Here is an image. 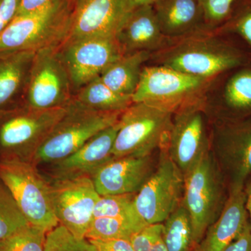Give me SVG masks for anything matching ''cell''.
Returning a JSON list of instances; mask_svg holds the SVG:
<instances>
[{
	"instance_id": "1",
	"label": "cell",
	"mask_w": 251,
	"mask_h": 251,
	"mask_svg": "<svg viewBox=\"0 0 251 251\" xmlns=\"http://www.w3.org/2000/svg\"><path fill=\"white\" fill-rule=\"evenodd\" d=\"M200 31L158 50V65L210 80L251 63V53L237 36Z\"/></svg>"
},
{
	"instance_id": "2",
	"label": "cell",
	"mask_w": 251,
	"mask_h": 251,
	"mask_svg": "<svg viewBox=\"0 0 251 251\" xmlns=\"http://www.w3.org/2000/svg\"><path fill=\"white\" fill-rule=\"evenodd\" d=\"M73 8L69 0H56L35 12L17 15L0 34V50L59 47L67 39Z\"/></svg>"
},
{
	"instance_id": "3",
	"label": "cell",
	"mask_w": 251,
	"mask_h": 251,
	"mask_svg": "<svg viewBox=\"0 0 251 251\" xmlns=\"http://www.w3.org/2000/svg\"><path fill=\"white\" fill-rule=\"evenodd\" d=\"M67 108L43 110L23 104L0 112V161L33 162L38 150L64 116Z\"/></svg>"
},
{
	"instance_id": "4",
	"label": "cell",
	"mask_w": 251,
	"mask_h": 251,
	"mask_svg": "<svg viewBox=\"0 0 251 251\" xmlns=\"http://www.w3.org/2000/svg\"><path fill=\"white\" fill-rule=\"evenodd\" d=\"M122 112L97 111L74 98L38 150L33 163L37 166L51 164L69 156L100 131L116 125Z\"/></svg>"
},
{
	"instance_id": "5",
	"label": "cell",
	"mask_w": 251,
	"mask_h": 251,
	"mask_svg": "<svg viewBox=\"0 0 251 251\" xmlns=\"http://www.w3.org/2000/svg\"><path fill=\"white\" fill-rule=\"evenodd\" d=\"M174 112L147 103H133L119 120L112 156H148L167 142Z\"/></svg>"
},
{
	"instance_id": "6",
	"label": "cell",
	"mask_w": 251,
	"mask_h": 251,
	"mask_svg": "<svg viewBox=\"0 0 251 251\" xmlns=\"http://www.w3.org/2000/svg\"><path fill=\"white\" fill-rule=\"evenodd\" d=\"M0 179L9 189L29 224L47 232L59 226L51 204L49 181L33 162L0 161Z\"/></svg>"
},
{
	"instance_id": "7",
	"label": "cell",
	"mask_w": 251,
	"mask_h": 251,
	"mask_svg": "<svg viewBox=\"0 0 251 251\" xmlns=\"http://www.w3.org/2000/svg\"><path fill=\"white\" fill-rule=\"evenodd\" d=\"M181 204L191 218L193 242L198 247L206 229L219 217L225 204L222 179L210 152L185 175Z\"/></svg>"
},
{
	"instance_id": "8",
	"label": "cell",
	"mask_w": 251,
	"mask_h": 251,
	"mask_svg": "<svg viewBox=\"0 0 251 251\" xmlns=\"http://www.w3.org/2000/svg\"><path fill=\"white\" fill-rule=\"evenodd\" d=\"M74 97L70 77L59 57L57 47L36 51L24 104L43 110L67 108Z\"/></svg>"
},
{
	"instance_id": "9",
	"label": "cell",
	"mask_w": 251,
	"mask_h": 251,
	"mask_svg": "<svg viewBox=\"0 0 251 251\" xmlns=\"http://www.w3.org/2000/svg\"><path fill=\"white\" fill-rule=\"evenodd\" d=\"M209 80L164 66L144 67L132 100L133 103L143 102L175 112L179 105H186L185 103L201 94Z\"/></svg>"
},
{
	"instance_id": "10",
	"label": "cell",
	"mask_w": 251,
	"mask_h": 251,
	"mask_svg": "<svg viewBox=\"0 0 251 251\" xmlns=\"http://www.w3.org/2000/svg\"><path fill=\"white\" fill-rule=\"evenodd\" d=\"M50 198L59 225L79 239L85 238L100 196L90 176L50 180Z\"/></svg>"
},
{
	"instance_id": "11",
	"label": "cell",
	"mask_w": 251,
	"mask_h": 251,
	"mask_svg": "<svg viewBox=\"0 0 251 251\" xmlns=\"http://www.w3.org/2000/svg\"><path fill=\"white\" fill-rule=\"evenodd\" d=\"M184 188V175L166 155L135 195L137 212L148 225L163 224L181 204Z\"/></svg>"
},
{
	"instance_id": "12",
	"label": "cell",
	"mask_w": 251,
	"mask_h": 251,
	"mask_svg": "<svg viewBox=\"0 0 251 251\" xmlns=\"http://www.w3.org/2000/svg\"><path fill=\"white\" fill-rule=\"evenodd\" d=\"M57 51L74 94L123 56L115 37L69 39L57 47Z\"/></svg>"
},
{
	"instance_id": "13",
	"label": "cell",
	"mask_w": 251,
	"mask_h": 251,
	"mask_svg": "<svg viewBox=\"0 0 251 251\" xmlns=\"http://www.w3.org/2000/svg\"><path fill=\"white\" fill-rule=\"evenodd\" d=\"M167 143L168 156L187 175L210 152L202 109L196 103L181 107L173 117Z\"/></svg>"
},
{
	"instance_id": "14",
	"label": "cell",
	"mask_w": 251,
	"mask_h": 251,
	"mask_svg": "<svg viewBox=\"0 0 251 251\" xmlns=\"http://www.w3.org/2000/svg\"><path fill=\"white\" fill-rule=\"evenodd\" d=\"M130 11L128 0H77L65 41L115 37Z\"/></svg>"
},
{
	"instance_id": "15",
	"label": "cell",
	"mask_w": 251,
	"mask_h": 251,
	"mask_svg": "<svg viewBox=\"0 0 251 251\" xmlns=\"http://www.w3.org/2000/svg\"><path fill=\"white\" fill-rule=\"evenodd\" d=\"M215 149L230 187H244L251 176V117L225 120L216 128Z\"/></svg>"
},
{
	"instance_id": "16",
	"label": "cell",
	"mask_w": 251,
	"mask_h": 251,
	"mask_svg": "<svg viewBox=\"0 0 251 251\" xmlns=\"http://www.w3.org/2000/svg\"><path fill=\"white\" fill-rule=\"evenodd\" d=\"M119 122V121H118ZM119 123L102 130L75 152L50 165V180L90 176L112 158Z\"/></svg>"
},
{
	"instance_id": "17",
	"label": "cell",
	"mask_w": 251,
	"mask_h": 251,
	"mask_svg": "<svg viewBox=\"0 0 251 251\" xmlns=\"http://www.w3.org/2000/svg\"><path fill=\"white\" fill-rule=\"evenodd\" d=\"M152 172L151 156L112 157L92 180L100 196L134 194Z\"/></svg>"
},
{
	"instance_id": "18",
	"label": "cell",
	"mask_w": 251,
	"mask_h": 251,
	"mask_svg": "<svg viewBox=\"0 0 251 251\" xmlns=\"http://www.w3.org/2000/svg\"><path fill=\"white\" fill-rule=\"evenodd\" d=\"M123 55L138 52L151 54L168 44L162 34L153 6H143L130 11L116 36Z\"/></svg>"
},
{
	"instance_id": "19",
	"label": "cell",
	"mask_w": 251,
	"mask_h": 251,
	"mask_svg": "<svg viewBox=\"0 0 251 251\" xmlns=\"http://www.w3.org/2000/svg\"><path fill=\"white\" fill-rule=\"evenodd\" d=\"M244 187H230L217 219L206 229L197 251H224L249 224Z\"/></svg>"
},
{
	"instance_id": "20",
	"label": "cell",
	"mask_w": 251,
	"mask_h": 251,
	"mask_svg": "<svg viewBox=\"0 0 251 251\" xmlns=\"http://www.w3.org/2000/svg\"><path fill=\"white\" fill-rule=\"evenodd\" d=\"M35 51L0 50V112L24 104Z\"/></svg>"
},
{
	"instance_id": "21",
	"label": "cell",
	"mask_w": 251,
	"mask_h": 251,
	"mask_svg": "<svg viewBox=\"0 0 251 251\" xmlns=\"http://www.w3.org/2000/svg\"><path fill=\"white\" fill-rule=\"evenodd\" d=\"M153 8L162 34L168 39L206 31L199 0H159Z\"/></svg>"
},
{
	"instance_id": "22",
	"label": "cell",
	"mask_w": 251,
	"mask_h": 251,
	"mask_svg": "<svg viewBox=\"0 0 251 251\" xmlns=\"http://www.w3.org/2000/svg\"><path fill=\"white\" fill-rule=\"evenodd\" d=\"M219 95L228 117L239 120L251 117V63L222 75Z\"/></svg>"
},
{
	"instance_id": "23",
	"label": "cell",
	"mask_w": 251,
	"mask_h": 251,
	"mask_svg": "<svg viewBox=\"0 0 251 251\" xmlns=\"http://www.w3.org/2000/svg\"><path fill=\"white\" fill-rule=\"evenodd\" d=\"M151 55L145 51L123 55L102 73L100 80L117 93L132 97L139 83L144 64Z\"/></svg>"
},
{
	"instance_id": "24",
	"label": "cell",
	"mask_w": 251,
	"mask_h": 251,
	"mask_svg": "<svg viewBox=\"0 0 251 251\" xmlns=\"http://www.w3.org/2000/svg\"><path fill=\"white\" fill-rule=\"evenodd\" d=\"M74 98L87 108L100 112H122L133 103L132 97L111 90L100 77L83 86Z\"/></svg>"
},
{
	"instance_id": "25",
	"label": "cell",
	"mask_w": 251,
	"mask_h": 251,
	"mask_svg": "<svg viewBox=\"0 0 251 251\" xmlns=\"http://www.w3.org/2000/svg\"><path fill=\"white\" fill-rule=\"evenodd\" d=\"M163 224L162 237L168 251H193L196 245L191 218L181 203Z\"/></svg>"
},
{
	"instance_id": "26",
	"label": "cell",
	"mask_w": 251,
	"mask_h": 251,
	"mask_svg": "<svg viewBox=\"0 0 251 251\" xmlns=\"http://www.w3.org/2000/svg\"><path fill=\"white\" fill-rule=\"evenodd\" d=\"M148 226L145 223L119 218H93L86 234L89 240L130 239L133 234Z\"/></svg>"
},
{
	"instance_id": "27",
	"label": "cell",
	"mask_w": 251,
	"mask_h": 251,
	"mask_svg": "<svg viewBox=\"0 0 251 251\" xmlns=\"http://www.w3.org/2000/svg\"><path fill=\"white\" fill-rule=\"evenodd\" d=\"M28 225L12 195L0 179V243Z\"/></svg>"
},
{
	"instance_id": "28",
	"label": "cell",
	"mask_w": 251,
	"mask_h": 251,
	"mask_svg": "<svg viewBox=\"0 0 251 251\" xmlns=\"http://www.w3.org/2000/svg\"><path fill=\"white\" fill-rule=\"evenodd\" d=\"M214 32L237 36L251 53V0H236L229 18Z\"/></svg>"
},
{
	"instance_id": "29",
	"label": "cell",
	"mask_w": 251,
	"mask_h": 251,
	"mask_svg": "<svg viewBox=\"0 0 251 251\" xmlns=\"http://www.w3.org/2000/svg\"><path fill=\"white\" fill-rule=\"evenodd\" d=\"M134 196L133 194L100 196L93 218H119L146 224L137 212Z\"/></svg>"
},
{
	"instance_id": "30",
	"label": "cell",
	"mask_w": 251,
	"mask_h": 251,
	"mask_svg": "<svg viewBox=\"0 0 251 251\" xmlns=\"http://www.w3.org/2000/svg\"><path fill=\"white\" fill-rule=\"evenodd\" d=\"M47 231L28 225L0 243V251H45Z\"/></svg>"
},
{
	"instance_id": "31",
	"label": "cell",
	"mask_w": 251,
	"mask_h": 251,
	"mask_svg": "<svg viewBox=\"0 0 251 251\" xmlns=\"http://www.w3.org/2000/svg\"><path fill=\"white\" fill-rule=\"evenodd\" d=\"M45 251H99L90 240L73 235L64 226H58L48 232Z\"/></svg>"
},
{
	"instance_id": "32",
	"label": "cell",
	"mask_w": 251,
	"mask_h": 251,
	"mask_svg": "<svg viewBox=\"0 0 251 251\" xmlns=\"http://www.w3.org/2000/svg\"><path fill=\"white\" fill-rule=\"evenodd\" d=\"M236 0H199L206 31H214L227 21Z\"/></svg>"
},
{
	"instance_id": "33",
	"label": "cell",
	"mask_w": 251,
	"mask_h": 251,
	"mask_svg": "<svg viewBox=\"0 0 251 251\" xmlns=\"http://www.w3.org/2000/svg\"><path fill=\"white\" fill-rule=\"evenodd\" d=\"M163 224L148 225L133 234L130 241L134 251H152L153 243L161 235Z\"/></svg>"
},
{
	"instance_id": "34",
	"label": "cell",
	"mask_w": 251,
	"mask_h": 251,
	"mask_svg": "<svg viewBox=\"0 0 251 251\" xmlns=\"http://www.w3.org/2000/svg\"><path fill=\"white\" fill-rule=\"evenodd\" d=\"M21 0H0V34L17 16Z\"/></svg>"
},
{
	"instance_id": "35",
	"label": "cell",
	"mask_w": 251,
	"mask_h": 251,
	"mask_svg": "<svg viewBox=\"0 0 251 251\" xmlns=\"http://www.w3.org/2000/svg\"><path fill=\"white\" fill-rule=\"evenodd\" d=\"M90 242L97 247L99 251H134L129 239L90 240Z\"/></svg>"
},
{
	"instance_id": "36",
	"label": "cell",
	"mask_w": 251,
	"mask_h": 251,
	"mask_svg": "<svg viewBox=\"0 0 251 251\" xmlns=\"http://www.w3.org/2000/svg\"><path fill=\"white\" fill-rule=\"evenodd\" d=\"M224 251H251V230L249 223L239 237Z\"/></svg>"
},
{
	"instance_id": "37",
	"label": "cell",
	"mask_w": 251,
	"mask_h": 251,
	"mask_svg": "<svg viewBox=\"0 0 251 251\" xmlns=\"http://www.w3.org/2000/svg\"><path fill=\"white\" fill-rule=\"evenodd\" d=\"M56 0H21L17 15L30 14L44 9Z\"/></svg>"
},
{
	"instance_id": "38",
	"label": "cell",
	"mask_w": 251,
	"mask_h": 251,
	"mask_svg": "<svg viewBox=\"0 0 251 251\" xmlns=\"http://www.w3.org/2000/svg\"><path fill=\"white\" fill-rule=\"evenodd\" d=\"M244 194H245V204L248 215L249 217V224L251 230V176L246 181L244 186Z\"/></svg>"
},
{
	"instance_id": "39",
	"label": "cell",
	"mask_w": 251,
	"mask_h": 251,
	"mask_svg": "<svg viewBox=\"0 0 251 251\" xmlns=\"http://www.w3.org/2000/svg\"><path fill=\"white\" fill-rule=\"evenodd\" d=\"M159 0H128L130 10L136 9L143 6H153Z\"/></svg>"
},
{
	"instance_id": "40",
	"label": "cell",
	"mask_w": 251,
	"mask_h": 251,
	"mask_svg": "<svg viewBox=\"0 0 251 251\" xmlns=\"http://www.w3.org/2000/svg\"><path fill=\"white\" fill-rule=\"evenodd\" d=\"M152 251H168V248L162 237V234L153 243Z\"/></svg>"
},
{
	"instance_id": "41",
	"label": "cell",
	"mask_w": 251,
	"mask_h": 251,
	"mask_svg": "<svg viewBox=\"0 0 251 251\" xmlns=\"http://www.w3.org/2000/svg\"><path fill=\"white\" fill-rule=\"evenodd\" d=\"M69 1H70L72 4H75V1H77V0H69Z\"/></svg>"
}]
</instances>
